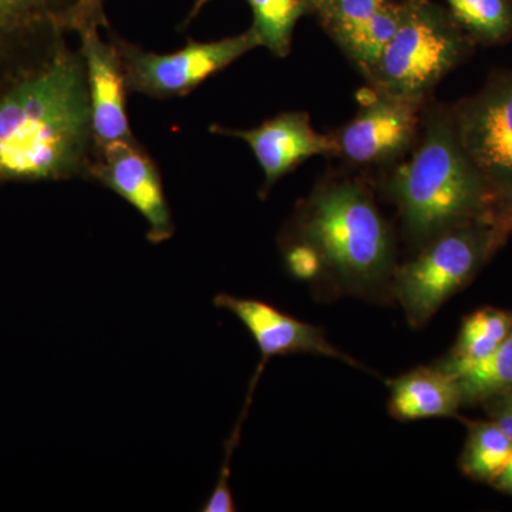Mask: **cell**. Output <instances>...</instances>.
Masks as SVG:
<instances>
[{
  "instance_id": "cell-14",
  "label": "cell",
  "mask_w": 512,
  "mask_h": 512,
  "mask_svg": "<svg viewBox=\"0 0 512 512\" xmlns=\"http://www.w3.org/2000/svg\"><path fill=\"white\" fill-rule=\"evenodd\" d=\"M389 387V413L400 421L451 417L463 404L456 377L439 365L410 370Z\"/></svg>"
},
{
  "instance_id": "cell-17",
  "label": "cell",
  "mask_w": 512,
  "mask_h": 512,
  "mask_svg": "<svg viewBox=\"0 0 512 512\" xmlns=\"http://www.w3.org/2000/svg\"><path fill=\"white\" fill-rule=\"evenodd\" d=\"M450 373V372H448ZM463 404L488 402L512 390V333L493 355L454 370Z\"/></svg>"
},
{
  "instance_id": "cell-3",
  "label": "cell",
  "mask_w": 512,
  "mask_h": 512,
  "mask_svg": "<svg viewBox=\"0 0 512 512\" xmlns=\"http://www.w3.org/2000/svg\"><path fill=\"white\" fill-rule=\"evenodd\" d=\"M296 235L342 284L353 288L376 285L392 268L389 227L360 184L346 181L316 191L299 211Z\"/></svg>"
},
{
  "instance_id": "cell-25",
  "label": "cell",
  "mask_w": 512,
  "mask_h": 512,
  "mask_svg": "<svg viewBox=\"0 0 512 512\" xmlns=\"http://www.w3.org/2000/svg\"><path fill=\"white\" fill-rule=\"evenodd\" d=\"M491 402L488 407L491 421H494L501 430L512 440V390L488 400Z\"/></svg>"
},
{
  "instance_id": "cell-23",
  "label": "cell",
  "mask_w": 512,
  "mask_h": 512,
  "mask_svg": "<svg viewBox=\"0 0 512 512\" xmlns=\"http://www.w3.org/2000/svg\"><path fill=\"white\" fill-rule=\"evenodd\" d=\"M89 28L109 29L104 13V0H76L66 19L67 32H83Z\"/></svg>"
},
{
  "instance_id": "cell-7",
  "label": "cell",
  "mask_w": 512,
  "mask_h": 512,
  "mask_svg": "<svg viewBox=\"0 0 512 512\" xmlns=\"http://www.w3.org/2000/svg\"><path fill=\"white\" fill-rule=\"evenodd\" d=\"M454 127L467 156L495 192L512 185V72L495 74L454 110Z\"/></svg>"
},
{
  "instance_id": "cell-6",
  "label": "cell",
  "mask_w": 512,
  "mask_h": 512,
  "mask_svg": "<svg viewBox=\"0 0 512 512\" xmlns=\"http://www.w3.org/2000/svg\"><path fill=\"white\" fill-rule=\"evenodd\" d=\"M110 39L119 50L128 92L161 100L187 96L239 57L261 46L252 28L218 42L188 39L183 49L170 55L146 52L113 33Z\"/></svg>"
},
{
  "instance_id": "cell-21",
  "label": "cell",
  "mask_w": 512,
  "mask_h": 512,
  "mask_svg": "<svg viewBox=\"0 0 512 512\" xmlns=\"http://www.w3.org/2000/svg\"><path fill=\"white\" fill-rule=\"evenodd\" d=\"M247 412L242 410L241 417H239L238 424L232 431L231 437L225 443V458L222 464L220 477H218L217 484L214 490L202 505L201 511L204 512H234L237 510L235 507L234 498H232L231 488H229V473H231V458L234 454L235 448L238 446L239 437H241L242 423H244Z\"/></svg>"
},
{
  "instance_id": "cell-24",
  "label": "cell",
  "mask_w": 512,
  "mask_h": 512,
  "mask_svg": "<svg viewBox=\"0 0 512 512\" xmlns=\"http://www.w3.org/2000/svg\"><path fill=\"white\" fill-rule=\"evenodd\" d=\"M286 262H288L292 274L298 279H303V281L315 279L320 269L323 268L318 252L309 245L301 244V242H296V245H292L288 249Z\"/></svg>"
},
{
  "instance_id": "cell-18",
  "label": "cell",
  "mask_w": 512,
  "mask_h": 512,
  "mask_svg": "<svg viewBox=\"0 0 512 512\" xmlns=\"http://www.w3.org/2000/svg\"><path fill=\"white\" fill-rule=\"evenodd\" d=\"M460 28L473 42L498 45L512 36V0H446Z\"/></svg>"
},
{
  "instance_id": "cell-13",
  "label": "cell",
  "mask_w": 512,
  "mask_h": 512,
  "mask_svg": "<svg viewBox=\"0 0 512 512\" xmlns=\"http://www.w3.org/2000/svg\"><path fill=\"white\" fill-rule=\"evenodd\" d=\"M76 0H0V72L66 36Z\"/></svg>"
},
{
  "instance_id": "cell-16",
  "label": "cell",
  "mask_w": 512,
  "mask_h": 512,
  "mask_svg": "<svg viewBox=\"0 0 512 512\" xmlns=\"http://www.w3.org/2000/svg\"><path fill=\"white\" fill-rule=\"evenodd\" d=\"M460 468L474 481L493 485L512 457V440L494 421H466Z\"/></svg>"
},
{
  "instance_id": "cell-8",
  "label": "cell",
  "mask_w": 512,
  "mask_h": 512,
  "mask_svg": "<svg viewBox=\"0 0 512 512\" xmlns=\"http://www.w3.org/2000/svg\"><path fill=\"white\" fill-rule=\"evenodd\" d=\"M89 181L109 188L143 215L151 244H163L174 237L173 214L160 170L137 138L97 147Z\"/></svg>"
},
{
  "instance_id": "cell-11",
  "label": "cell",
  "mask_w": 512,
  "mask_h": 512,
  "mask_svg": "<svg viewBox=\"0 0 512 512\" xmlns=\"http://www.w3.org/2000/svg\"><path fill=\"white\" fill-rule=\"evenodd\" d=\"M214 305L237 316L251 333L261 350V363L258 369L264 370L266 362L271 357L293 353L328 356L342 360L350 366L360 367L355 359L330 345L322 329L279 311L271 303L220 293L215 296Z\"/></svg>"
},
{
  "instance_id": "cell-15",
  "label": "cell",
  "mask_w": 512,
  "mask_h": 512,
  "mask_svg": "<svg viewBox=\"0 0 512 512\" xmlns=\"http://www.w3.org/2000/svg\"><path fill=\"white\" fill-rule=\"evenodd\" d=\"M512 313L495 308H484L468 315L461 326L450 356L439 363L447 372L481 362L510 338Z\"/></svg>"
},
{
  "instance_id": "cell-19",
  "label": "cell",
  "mask_w": 512,
  "mask_h": 512,
  "mask_svg": "<svg viewBox=\"0 0 512 512\" xmlns=\"http://www.w3.org/2000/svg\"><path fill=\"white\" fill-rule=\"evenodd\" d=\"M254 13L255 30L259 45L276 57L291 52L293 30L303 15L309 13L303 0H247Z\"/></svg>"
},
{
  "instance_id": "cell-5",
  "label": "cell",
  "mask_w": 512,
  "mask_h": 512,
  "mask_svg": "<svg viewBox=\"0 0 512 512\" xmlns=\"http://www.w3.org/2000/svg\"><path fill=\"white\" fill-rule=\"evenodd\" d=\"M490 228L473 222L427 242L416 258L394 272L393 292L413 328L426 325L495 254Z\"/></svg>"
},
{
  "instance_id": "cell-10",
  "label": "cell",
  "mask_w": 512,
  "mask_h": 512,
  "mask_svg": "<svg viewBox=\"0 0 512 512\" xmlns=\"http://www.w3.org/2000/svg\"><path fill=\"white\" fill-rule=\"evenodd\" d=\"M210 131L221 136L241 138L251 147L265 174L262 198L303 161L338 151L333 137L318 133L312 127L311 117L301 111L279 114L251 130H235L214 124Z\"/></svg>"
},
{
  "instance_id": "cell-2",
  "label": "cell",
  "mask_w": 512,
  "mask_h": 512,
  "mask_svg": "<svg viewBox=\"0 0 512 512\" xmlns=\"http://www.w3.org/2000/svg\"><path fill=\"white\" fill-rule=\"evenodd\" d=\"M390 192L402 214L407 234L430 239L483 221L493 190L458 140L453 117L431 114L420 146L397 168Z\"/></svg>"
},
{
  "instance_id": "cell-12",
  "label": "cell",
  "mask_w": 512,
  "mask_h": 512,
  "mask_svg": "<svg viewBox=\"0 0 512 512\" xmlns=\"http://www.w3.org/2000/svg\"><path fill=\"white\" fill-rule=\"evenodd\" d=\"M89 83L92 128L96 148L120 140H133L127 116V84L123 64L113 40H103L99 28L79 33Z\"/></svg>"
},
{
  "instance_id": "cell-9",
  "label": "cell",
  "mask_w": 512,
  "mask_h": 512,
  "mask_svg": "<svg viewBox=\"0 0 512 512\" xmlns=\"http://www.w3.org/2000/svg\"><path fill=\"white\" fill-rule=\"evenodd\" d=\"M423 101L377 90L333 137L336 154L355 165L392 163L416 140Z\"/></svg>"
},
{
  "instance_id": "cell-28",
  "label": "cell",
  "mask_w": 512,
  "mask_h": 512,
  "mask_svg": "<svg viewBox=\"0 0 512 512\" xmlns=\"http://www.w3.org/2000/svg\"><path fill=\"white\" fill-rule=\"evenodd\" d=\"M303 2L306 3V6H308L309 13H312L313 8H315L316 3H319L320 0H303Z\"/></svg>"
},
{
  "instance_id": "cell-4",
  "label": "cell",
  "mask_w": 512,
  "mask_h": 512,
  "mask_svg": "<svg viewBox=\"0 0 512 512\" xmlns=\"http://www.w3.org/2000/svg\"><path fill=\"white\" fill-rule=\"evenodd\" d=\"M471 45L448 10L431 0H402L396 33L366 76L377 90L424 101Z\"/></svg>"
},
{
  "instance_id": "cell-20",
  "label": "cell",
  "mask_w": 512,
  "mask_h": 512,
  "mask_svg": "<svg viewBox=\"0 0 512 512\" xmlns=\"http://www.w3.org/2000/svg\"><path fill=\"white\" fill-rule=\"evenodd\" d=\"M389 0H320L315 13L328 35L343 52L355 43L369 26L370 20Z\"/></svg>"
},
{
  "instance_id": "cell-26",
  "label": "cell",
  "mask_w": 512,
  "mask_h": 512,
  "mask_svg": "<svg viewBox=\"0 0 512 512\" xmlns=\"http://www.w3.org/2000/svg\"><path fill=\"white\" fill-rule=\"evenodd\" d=\"M493 485L501 493L512 495V457Z\"/></svg>"
},
{
  "instance_id": "cell-1",
  "label": "cell",
  "mask_w": 512,
  "mask_h": 512,
  "mask_svg": "<svg viewBox=\"0 0 512 512\" xmlns=\"http://www.w3.org/2000/svg\"><path fill=\"white\" fill-rule=\"evenodd\" d=\"M94 153L86 62L66 36L0 72V187L89 181Z\"/></svg>"
},
{
  "instance_id": "cell-27",
  "label": "cell",
  "mask_w": 512,
  "mask_h": 512,
  "mask_svg": "<svg viewBox=\"0 0 512 512\" xmlns=\"http://www.w3.org/2000/svg\"><path fill=\"white\" fill-rule=\"evenodd\" d=\"M210 2V0H195L194 6H192L190 15H188V19L185 20V25H188V23L191 22L192 19L195 18V16L198 15V13L201 12V9L204 8L207 3Z\"/></svg>"
},
{
  "instance_id": "cell-22",
  "label": "cell",
  "mask_w": 512,
  "mask_h": 512,
  "mask_svg": "<svg viewBox=\"0 0 512 512\" xmlns=\"http://www.w3.org/2000/svg\"><path fill=\"white\" fill-rule=\"evenodd\" d=\"M481 222L490 228L495 251H498L512 234V185L495 192Z\"/></svg>"
}]
</instances>
